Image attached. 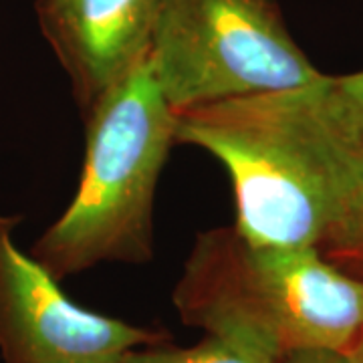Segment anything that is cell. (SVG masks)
I'll return each mask as SVG.
<instances>
[{
    "label": "cell",
    "instance_id": "obj_1",
    "mask_svg": "<svg viewBox=\"0 0 363 363\" xmlns=\"http://www.w3.org/2000/svg\"><path fill=\"white\" fill-rule=\"evenodd\" d=\"M176 113V143L206 150L230 176L234 226L259 245L317 247L363 178V140L331 77Z\"/></svg>",
    "mask_w": 363,
    "mask_h": 363
},
{
    "label": "cell",
    "instance_id": "obj_2",
    "mask_svg": "<svg viewBox=\"0 0 363 363\" xmlns=\"http://www.w3.org/2000/svg\"><path fill=\"white\" fill-rule=\"evenodd\" d=\"M182 323L281 362L298 350L350 351L363 327V279L317 247H271L236 226L196 236L172 293Z\"/></svg>",
    "mask_w": 363,
    "mask_h": 363
},
{
    "label": "cell",
    "instance_id": "obj_3",
    "mask_svg": "<svg viewBox=\"0 0 363 363\" xmlns=\"http://www.w3.org/2000/svg\"><path fill=\"white\" fill-rule=\"evenodd\" d=\"M85 157L67 210L30 248L57 281L154 257V202L176 113L145 59L85 113Z\"/></svg>",
    "mask_w": 363,
    "mask_h": 363
},
{
    "label": "cell",
    "instance_id": "obj_4",
    "mask_svg": "<svg viewBox=\"0 0 363 363\" xmlns=\"http://www.w3.org/2000/svg\"><path fill=\"white\" fill-rule=\"evenodd\" d=\"M147 61L174 111L329 77L291 37L277 0H166Z\"/></svg>",
    "mask_w": 363,
    "mask_h": 363
},
{
    "label": "cell",
    "instance_id": "obj_5",
    "mask_svg": "<svg viewBox=\"0 0 363 363\" xmlns=\"http://www.w3.org/2000/svg\"><path fill=\"white\" fill-rule=\"evenodd\" d=\"M21 216L0 212V357L4 363H117L169 341L160 329L91 311L69 298L30 252L14 242Z\"/></svg>",
    "mask_w": 363,
    "mask_h": 363
},
{
    "label": "cell",
    "instance_id": "obj_6",
    "mask_svg": "<svg viewBox=\"0 0 363 363\" xmlns=\"http://www.w3.org/2000/svg\"><path fill=\"white\" fill-rule=\"evenodd\" d=\"M166 0H37L43 37L85 116L150 55Z\"/></svg>",
    "mask_w": 363,
    "mask_h": 363
},
{
    "label": "cell",
    "instance_id": "obj_7",
    "mask_svg": "<svg viewBox=\"0 0 363 363\" xmlns=\"http://www.w3.org/2000/svg\"><path fill=\"white\" fill-rule=\"evenodd\" d=\"M169 341L138 347L117 363H279L264 353L218 335H206L188 347L172 345Z\"/></svg>",
    "mask_w": 363,
    "mask_h": 363
},
{
    "label": "cell",
    "instance_id": "obj_8",
    "mask_svg": "<svg viewBox=\"0 0 363 363\" xmlns=\"http://www.w3.org/2000/svg\"><path fill=\"white\" fill-rule=\"evenodd\" d=\"M325 259L363 279V178L343 208L339 220L319 245Z\"/></svg>",
    "mask_w": 363,
    "mask_h": 363
},
{
    "label": "cell",
    "instance_id": "obj_9",
    "mask_svg": "<svg viewBox=\"0 0 363 363\" xmlns=\"http://www.w3.org/2000/svg\"><path fill=\"white\" fill-rule=\"evenodd\" d=\"M331 89L341 113L363 140V69L343 77H331Z\"/></svg>",
    "mask_w": 363,
    "mask_h": 363
},
{
    "label": "cell",
    "instance_id": "obj_10",
    "mask_svg": "<svg viewBox=\"0 0 363 363\" xmlns=\"http://www.w3.org/2000/svg\"><path fill=\"white\" fill-rule=\"evenodd\" d=\"M279 363H353L347 351L298 350L285 355Z\"/></svg>",
    "mask_w": 363,
    "mask_h": 363
},
{
    "label": "cell",
    "instance_id": "obj_11",
    "mask_svg": "<svg viewBox=\"0 0 363 363\" xmlns=\"http://www.w3.org/2000/svg\"><path fill=\"white\" fill-rule=\"evenodd\" d=\"M347 353L351 355L353 363H363V327L362 331H359V335H357V339H355V343L351 345V350Z\"/></svg>",
    "mask_w": 363,
    "mask_h": 363
}]
</instances>
